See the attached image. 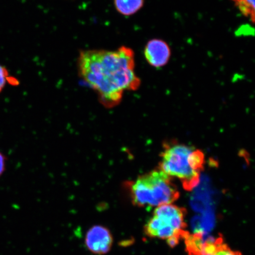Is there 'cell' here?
<instances>
[{
	"label": "cell",
	"mask_w": 255,
	"mask_h": 255,
	"mask_svg": "<svg viewBox=\"0 0 255 255\" xmlns=\"http://www.w3.org/2000/svg\"><path fill=\"white\" fill-rule=\"evenodd\" d=\"M6 158L5 156L0 151V176L4 173L5 170Z\"/></svg>",
	"instance_id": "7c38bea8"
},
{
	"label": "cell",
	"mask_w": 255,
	"mask_h": 255,
	"mask_svg": "<svg viewBox=\"0 0 255 255\" xmlns=\"http://www.w3.org/2000/svg\"><path fill=\"white\" fill-rule=\"evenodd\" d=\"M85 246L92 254L104 255L110 253L114 244L110 229L100 225L92 226L85 235Z\"/></svg>",
	"instance_id": "5b68a950"
},
{
	"label": "cell",
	"mask_w": 255,
	"mask_h": 255,
	"mask_svg": "<svg viewBox=\"0 0 255 255\" xmlns=\"http://www.w3.org/2000/svg\"><path fill=\"white\" fill-rule=\"evenodd\" d=\"M114 2L119 13L129 16L135 14L142 7L144 0H114Z\"/></svg>",
	"instance_id": "ba28073f"
},
{
	"label": "cell",
	"mask_w": 255,
	"mask_h": 255,
	"mask_svg": "<svg viewBox=\"0 0 255 255\" xmlns=\"http://www.w3.org/2000/svg\"><path fill=\"white\" fill-rule=\"evenodd\" d=\"M186 214L182 207L171 204L159 206L146 223L145 234L151 238L165 239L171 247L176 246L188 233L185 231Z\"/></svg>",
	"instance_id": "277c9868"
},
{
	"label": "cell",
	"mask_w": 255,
	"mask_h": 255,
	"mask_svg": "<svg viewBox=\"0 0 255 255\" xmlns=\"http://www.w3.org/2000/svg\"><path fill=\"white\" fill-rule=\"evenodd\" d=\"M128 187L133 205L146 209L173 203L180 197L172 178L159 168L140 175Z\"/></svg>",
	"instance_id": "3957f363"
},
{
	"label": "cell",
	"mask_w": 255,
	"mask_h": 255,
	"mask_svg": "<svg viewBox=\"0 0 255 255\" xmlns=\"http://www.w3.org/2000/svg\"><path fill=\"white\" fill-rule=\"evenodd\" d=\"M9 77L7 69L5 67L0 65V93L9 82Z\"/></svg>",
	"instance_id": "30bf717a"
},
{
	"label": "cell",
	"mask_w": 255,
	"mask_h": 255,
	"mask_svg": "<svg viewBox=\"0 0 255 255\" xmlns=\"http://www.w3.org/2000/svg\"><path fill=\"white\" fill-rule=\"evenodd\" d=\"M159 169L180 181L185 190L191 191L200 182L205 167L203 151L177 142H165L161 153Z\"/></svg>",
	"instance_id": "7a4b0ae2"
},
{
	"label": "cell",
	"mask_w": 255,
	"mask_h": 255,
	"mask_svg": "<svg viewBox=\"0 0 255 255\" xmlns=\"http://www.w3.org/2000/svg\"><path fill=\"white\" fill-rule=\"evenodd\" d=\"M78 66L80 75L107 108L117 106L125 92L136 90L140 85L134 71V53L129 47L81 51Z\"/></svg>",
	"instance_id": "6da1fadb"
},
{
	"label": "cell",
	"mask_w": 255,
	"mask_h": 255,
	"mask_svg": "<svg viewBox=\"0 0 255 255\" xmlns=\"http://www.w3.org/2000/svg\"><path fill=\"white\" fill-rule=\"evenodd\" d=\"M183 239L189 255H214L223 242L222 238L203 237L200 234L191 235L189 232Z\"/></svg>",
	"instance_id": "8992f818"
},
{
	"label": "cell",
	"mask_w": 255,
	"mask_h": 255,
	"mask_svg": "<svg viewBox=\"0 0 255 255\" xmlns=\"http://www.w3.org/2000/svg\"><path fill=\"white\" fill-rule=\"evenodd\" d=\"M242 13L250 17L254 23L255 0H233Z\"/></svg>",
	"instance_id": "9c48e42d"
},
{
	"label": "cell",
	"mask_w": 255,
	"mask_h": 255,
	"mask_svg": "<svg viewBox=\"0 0 255 255\" xmlns=\"http://www.w3.org/2000/svg\"><path fill=\"white\" fill-rule=\"evenodd\" d=\"M214 255H242V254L239 252L232 250L227 245L222 243L220 245Z\"/></svg>",
	"instance_id": "8fae6325"
},
{
	"label": "cell",
	"mask_w": 255,
	"mask_h": 255,
	"mask_svg": "<svg viewBox=\"0 0 255 255\" xmlns=\"http://www.w3.org/2000/svg\"><path fill=\"white\" fill-rule=\"evenodd\" d=\"M144 55L149 65L155 68H161L166 65L170 60L171 50L164 41L152 39L146 44Z\"/></svg>",
	"instance_id": "52a82bcc"
}]
</instances>
